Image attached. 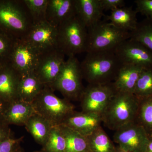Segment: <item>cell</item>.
<instances>
[{
    "mask_svg": "<svg viewBox=\"0 0 152 152\" xmlns=\"http://www.w3.org/2000/svg\"><path fill=\"white\" fill-rule=\"evenodd\" d=\"M123 65L113 51L88 52L80 62L83 78L90 85L113 83Z\"/></svg>",
    "mask_w": 152,
    "mask_h": 152,
    "instance_id": "1",
    "label": "cell"
},
{
    "mask_svg": "<svg viewBox=\"0 0 152 152\" xmlns=\"http://www.w3.org/2000/svg\"><path fill=\"white\" fill-rule=\"evenodd\" d=\"M33 26L24 0H0V31L16 40L26 37Z\"/></svg>",
    "mask_w": 152,
    "mask_h": 152,
    "instance_id": "2",
    "label": "cell"
},
{
    "mask_svg": "<svg viewBox=\"0 0 152 152\" xmlns=\"http://www.w3.org/2000/svg\"><path fill=\"white\" fill-rule=\"evenodd\" d=\"M139 105V99L134 94L117 92L102 115L103 123L115 131L135 121Z\"/></svg>",
    "mask_w": 152,
    "mask_h": 152,
    "instance_id": "3",
    "label": "cell"
},
{
    "mask_svg": "<svg viewBox=\"0 0 152 152\" xmlns=\"http://www.w3.org/2000/svg\"><path fill=\"white\" fill-rule=\"evenodd\" d=\"M32 104L36 113L45 118L52 127L62 125L75 111V106L66 99L58 97L54 91L45 86Z\"/></svg>",
    "mask_w": 152,
    "mask_h": 152,
    "instance_id": "4",
    "label": "cell"
},
{
    "mask_svg": "<svg viewBox=\"0 0 152 152\" xmlns=\"http://www.w3.org/2000/svg\"><path fill=\"white\" fill-rule=\"evenodd\" d=\"M58 49L68 57L87 52L88 30L77 15L57 27Z\"/></svg>",
    "mask_w": 152,
    "mask_h": 152,
    "instance_id": "5",
    "label": "cell"
},
{
    "mask_svg": "<svg viewBox=\"0 0 152 152\" xmlns=\"http://www.w3.org/2000/svg\"><path fill=\"white\" fill-rule=\"evenodd\" d=\"M88 30L86 53L115 51L117 47L124 41L130 38L129 32L117 28L104 19Z\"/></svg>",
    "mask_w": 152,
    "mask_h": 152,
    "instance_id": "6",
    "label": "cell"
},
{
    "mask_svg": "<svg viewBox=\"0 0 152 152\" xmlns=\"http://www.w3.org/2000/svg\"><path fill=\"white\" fill-rule=\"evenodd\" d=\"M80 62L75 56L68 57L56 81L49 87L58 91L69 101L80 100L85 89Z\"/></svg>",
    "mask_w": 152,
    "mask_h": 152,
    "instance_id": "7",
    "label": "cell"
},
{
    "mask_svg": "<svg viewBox=\"0 0 152 152\" xmlns=\"http://www.w3.org/2000/svg\"><path fill=\"white\" fill-rule=\"evenodd\" d=\"M117 92L113 83L88 84L80 98L82 111L102 115L110 101Z\"/></svg>",
    "mask_w": 152,
    "mask_h": 152,
    "instance_id": "8",
    "label": "cell"
},
{
    "mask_svg": "<svg viewBox=\"0 0 152 152\" xmlns=\"http://www.w3.org/2000/svg\"><path fill=\"white\" fill-rule=\"evenodd\" d=\"M40 55L26 39L16 40L9 63L21 76L26 75L34 72Z\"/></svg>",
    "mask_w": 152,
    "mask_h": 152,
    "instance_id": "9",
    "label": "cell"
},
{
    "mask_svg": "<svg viewBox=\"0 0 152 152\" xmlns=\"http://www.w3.org/2000/svg\"><path fill=\"white\" fill-rule=\"evenodd\" d=\"M114 141L121 148L130 152H145L148 136L144 128L136 121L115 131Z\"/></svg>",
    "mask_w": 152,
    "mask_h": 152,
    "instance_id": "10",
    "label": "cell"
},
{
    "mask_svg": "<svg viewBox=\"0 0 152 152\" xmlns=\"http://www.w3.org/2000/svg\"><path fill=\"white\" fill-rule=\"evenodd\" d=\"M115 52L123 64L152 69V52L137 41L131 39L124 41Z\"/></svg>",
    "mask_w": 152,
    "mask_h": 152,
    "instance_id": "11",
    "label": "cell"
},
{
    "mask_svg": "<svg viewBox=\"0 0 152 152\" xmlns=\"http://www.w3.org/2000/svg\"><path fill=\"white\" fill-rule=\"evenodd\" d=\"M65 55L59 49L42 54L34 74L41 83L50 87L56 80L64 63Z\"/></svg>",
    "mask_w": 152,
    "mask_h": 152,
    "instance_id": "12",
    "label": "cell"
},
{
    "mask_svg": "<svg viewBox=\"0 0 152 152\" xmlns=\"http://www.w3.org/2000/svg\"><path fill=\"white\" fill-rule=\"evenodd\" d=\"M58 29L47 21L34 25L26 39L40 54L58 49Z\"/></svg>",
    "mask_w": 152,
    "mask_h": 152,
    "instance_id": "13",
    "label": "cell"
},
{
    "mask_svg": "<svg viewBox=\"0 0 152 152\" xmlns=\"http://www.w3.org/2000/svg\"><path fill=\"white\" fill-rule=\"evenodd\" d=\"M102 123L100 115L75 111L66 119L62 124L88 137L102 127Z\"/></svg>",
    "mask_w": 152,
    "mask_h": 152,
    "instance_id": "14",
    "label": "cell"
},
{
    "mask_svg": "<svg viewBox=\"0 0 152 152\" xmlns=\"http://www.w3.org/2000/svg\"><path fill=\"white\" fill-rule=\"evenodd\" d=\"M21 76L10 63L0 69V99L11 103L18 99L19 84Z\"/></svg>",
    "mask_w": 152,
    "mask_h": 152,
    "instance_id": "15",
    "label": "cell"
},
{
    "mask_svg": "<svg viewBox=\"0 0 152 152\" xmlns=\"http://www.w3.org/2000/svg\"><path fill=\"white\" fill-rule=\"evenodd\" d=\"M76 15L75 0H48L46 19L58 27Z\"/></svg>",
    "mask_w": 152,
    "mask_h": 152,
    "instance_id": "16",
    "label": "cell"
},
{
    "mask_svg": "<svg viewBox=\"0 0 152 152\" xmlns=\"http://www.w3.org/2000/svg\"><path fill=\"white\" fill-rule=\"evenodd\" d=\"M75 6L76 15L88 29L104 17L100 0H75Z\"/></svg>",
    "mask_w": 152,
    "mask_h": 152,
    "instance_id": "17",
    "label": "cell"
},
{
    "mask_svg": "<svg viewBox=\"0 0 152 152\" xmlns=\"http://www.w3.org/2000/svg\"><path fill=\"white\" fill-rule=\"evenodd\" d=\"M144 69L137 66L123 64L113 82L117 92L134 94L137 82Z\"/></svg>",
    "mask_w": 152,
    "mask_h": 152,
    "instance_id": "18",
    "label": "cell"
},
{
    "mask_svg": "<svg viewBox=\"0 0 152 152\" xmlns=\"http://www.w3.org/2000/svg\"><path fill=\"white\" fill-rule=\"evenodd\" d=\"M35 113L32 103L18 99L10 104L5 114L4 122L9 126H25L29 119Z\"/></svg>",
    "mask_w": 152,
    "mask_h": 152,
    "instance_id": "19",
    "label": "cell"
},
{
    "mask_svg": "<svg viewBox=\"0 0 152 152\" xmlns=\"http://www.w3.org/2000/svg\"><path fill=\"white\" fill-rule=\"evenodd\" d=\"M137 14L132 7H124L111 11L110 14L105 15L103 19L117 28L130 32L135 29L138 23Z\"/></svg>",
    "mask_w": 152,
    "mask_h": 152,
    "instance_id": "20",
    "label": "cell"
},
{
    "mask_svg": "<svg viewBox=\"0 0 152 152\" xmlns=\"http://www.w3.org/2000/svg\"><path fill=\"white\" fill-rule=\"evenodd\" d=\"M45 87L34 73L22 76L19 86L18 99L32 103Z\"/></svg>",
    "mask_w": 152,
    "mask_h": 152,
    "instance_id": "21",
    "label": "cell"
},
{
    "mask_svg": "<svg viewBox=\"0 0 152 152\" xmlns=\"http://www.w3.org/2000/svg\"><path fill=\"white\" fill-rule=\"evenodd\" d=\"M25 126L35 141L42 146L48 140L53 127L48 121L37 113L29 119Z\"/></svg>",
    "mask_w": 152,
    "mask_h": 152,
    "instance_id": "22",
    "label": "cell"
},
{
    "mask_svg": "<svg viewBox=\"0 0 152 152\" xmlns=\"http://www.w3.org/2000/svg\"><path fill=\"white\" fill-rule=\"evenodd\" d=\"M58 126L65 139L66 152H91L87 137L64 125Z\"/></svg>",
    "mask_w": 152,
    "mask_h": 152,
    "instance_id": "23",
    "label": "cell"
},
{
    "mask_svg": "<svg viewBox=\"0 0 152 152\" xmlns=\"http://www.w3.org/2000/svg\"><path fill=\"white\" fill-rule=\"evenodd\" d=\"M91 152H115L116 148L102 127L87 137Z\"/></svg>",
    "mask_w": 152,
    "mask_h": 152,
    "instance_id": "24",
    "label": "cell"
},
{
    "mask_svg": "<svg viewBox=\"0 0 152 152\" xmlns=\"http://www.w3.org/2000/svg\"><path fill=\"white\" fill-rule=\"evenodd\" d=\"M130 33V38L138 42L152 52V18H145L138 22Z\"/></svg>",
    "mask_w": 152,
    "mask_h": 152,
    "instance_id": "25",
    "label": "cell"
},
{
    "mask_svg": "<svg viewBox=\"0 0 152 152\" xmlns=\"http://www.w3.org/2000/svg\"><path fill=\"white\" fill-rule=\"evenodd\" d=\"M139 100L135 121L144 128L148 137H152V96Z\"/></svg>",
    "mask_w": 152,
    "mask_h": 152,
    "instance_id": "26",
    "label": "cell"
},
{
    "mask_svg": "<svg viewBox=\"0 0 152 152\" xmlns=\"http://www.w3.org/2000/svg\"><path fill=\"white\" fill-rule=\"evenodd\" d=\"M42 150L46 152H66L65 139L59 126L53 127Z\"/></svg>",
    "mask_w": 152,
    "mask_h": 152,
    "instance_id": "27",
    "label": "cell"
},
{
    "mask_svg": "<svg viewBox=\"0 0 152 152\" xmlns=\"http://www.w3.org/2000/svg\"><path fill=\"white\" fill-rule=\"evenodd\" d=\"M134 94L139 99L152 96V69L143 70L137 82Z\"/></svg>",
    "mask_w": 152,
    "mask_h": 152,
    "instance_id": "28",
    "label": "cell"
},
{
    "mask_svg": "<svg viewBox=\"0 0 152 152\" xmlns=\"http://www.w3.org/2000/svg\"><path fill=\"white\" fill-rule=\"evenodd\" d=\"M34 25L46 21V15L48 0H24Z\"/></svg>",
    "mask_w": 152,
    "mask_h": 152,
    "instance_id": "29",
    "label": "cell"
},
{
    "mask_svg": "<svg viewBox=\"0 0 152 152\" xmlns=\"http://www.w3.org/2000/svg\"><path fill=\"white\" fill-rule=\"evenodd\" d=\"M15 40L0 31V64L10 62V56Z\"/></svg>",
    "mask_w": 152,
    "mask_h": 152,
    "instance_id": "30",
    "label": "cell"
},
{
    "mask_svg": "<svg viewBox=\"0 0 152 152\" xmlns=\"http://www.w3.org/2000/svg\"><path fill=\"white\" fill-rule=\"evenodd\" d=\"M24 136L18 138L10 137L0 142V152H15L21 148Z\"/></svg>",
    "mask_w": 152,
    "mask_h": 152,
    "instance_id": "31",
    "label": "cell"
},
{
    "mask_svg": "<svg viewBox=\"0 0 152 152\" xmlns=\"http://www.w3.org/2000/svg\"><path fill=\"white\" fill-rule=\"evenodd\" d=\"M136 11L146 18H152V0H136Z\"/></svg>",
    "mask_w": 152,
    "mask_h": 152,
    "instance_id": "32",
    "label": "cell"
},
{
    "mask_svg": "<svg viewBox=\"0 0 152 152\" xmlns=\"http://www.w3.org/2000/svg\"><path fill=\"white\" fill-rule=\"evenodd\" d=\"M100 1L104 11H112L125 5L124 0H100Z\"/></svg>",
    "mask_w": 152,
    "mask_h": 152,
    "instance_id": "33",
    "label": "cell"
},
{
    "mask_svg": "<svg viewBox=\"0 0 152 152\" xmlns=\"http://www.w3.org/2000/svg\"><path fill=\"white\" fill-rule=\"evenodd\" d=\"M11 137H13V134L9 125L0 123V142Z\"/></svg>",
    "mask_w": 152,
    "mask_h": 152,
    "instance_id": "34",
    "label": "cell"
},
{
    "mask_svg": "<svg viewBox=\"0 0 152 152\" xmlns=\"http://www.w3.org/2000/svg\"><path fill=\"white\" fill-rule=\"evenodd\" d=\"M10 104L0 99V123H4V117Z\"/></svg>",
    "mask_w": 152,
    "mask_h": 152,
    "instance_id": "35",
    "label": "cell"
},
{
    "mask_svg": "<svg viewBox=\"0 0 152 152\" xmlns=\"http://www.w3.org/2000/svg\"><path fill=\"white\" fill-rule=\"evenodd\" d=\"M145 152H152V137H148V142Z\"/></svg>",
    "mask_w": 152,
    "mask_h": 152,
    "instance_id": "36",
    "label": "cell"
},
{
    "mask_svg": "<svg viewBox=\"0 0 152 152\" xmlns=\"http://www.w3.org/2000/svg\"><path fill=\"white\" fill-rule=\"evenodd\" d=\"M115 152H130L127 151H125V150L122 149L120 147L118 146L116 148L115 151Z\"/></svg>",
    "mask_w": 152,
    "mask_h": 152,
    "instance_id": "37",
    "label": "cell"
},
{
    "mask_svg": "<svg viewBox=\"0 0 152 152\" xmlns=\"http://www.w3.org/2000/svg\"><path fill=\"white\" fill-rule=\"evenodd\" d=\"M15 152H25L23 148L22 147H21L18 150H17V151H16Z\"/></svg>",
    "mask_w": 152,
    "mask_h": 152,
    "instance_id": "38",
    "label": "cell"
},
{
    "mask_svg": "<svg viewBox=\"0 0 152 152\" xmlns=\"http://www.w3.org/2000/svg\"><path fill=\"white\" fill-rule=\"evenodd\" d=\"M33 152H45V151H43V150H40V151H34Z\"/></svg>",
    "mask_w": 152,
    "mask_h": 152,
    "instance_id": "39",
    "label": "cell"
},
{
    "mask_svg": "<svg viewBox=\"0 0 152 152\" xmlns=\"http://www.w3.org/2000/svg\"><path fill=\"white\" fill-rule=\"evenodd\" d=\"M3 66V65L0 64V69H1V67L2 66Z\"/></svg>",
    "mask_w": 152,
    "mask_h": 152,
    "instance_id": "40",
    "label": "cell"
}]
</instances>
